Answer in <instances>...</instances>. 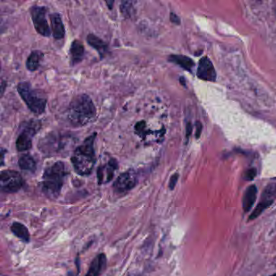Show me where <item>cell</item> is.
Wrapping results in <instances>:
<instances>
[{"label":"cell","mask_w":276,"mask_h":276,"mask_svg":"<svg viewBox=\"0 0 276 276\" xmlns=\"http://www.w3.org/2000/svg\"><path fill=\"white\" fill-rule=\"evenodd\" d=\"M96 117V108L89 96L79 95L70 103L67 117L74 127H80L92 122Z\"/></svg>","instance_id":"cell-1"},{"label":"cell","mask_w":276,"mask_h":276,"mask_svg":"<svg viewBox=\"0 0 276 276\" xmlns=\"http://www.w3.org/2000/svg\"><path fill=\"white\" fill-rule=\"evenodd\" d=\"M97 134L88 136L81 146H79L71 158L74 169L81 176H86L92 173L96 164L94 151V141Z\"/></svg>","instance_id":"cell-2"},{"label":"cell","mask_w":276,"mask_h":276,"mask_svg":"<svg viewBox=\"0 0 276 276\" xmlns=\"http://www.w3.org/2000/svg\"><path fill=\"white\" fill-rule=\"evenodd\" d=\"M67 174V169L62 161H57L46 168L42 176V188L44 193L51 198L58 197Z\"/></svg>","instance_id":"cell-3"},{"label":"cell","mask_w":276,"mask_h":276,"mask_svg":"<svg viewBox=\"0 0 276 276\" xmlns=\"http://www.w3.org/2000/svg\"><path fill=\"white\" fill-rule=\"evenodd\" d=\"M17 91L21 98L26 102V106L35 114H42L46 110V97L39 90L33 89L27 82L20 83Z\"/></svg>","instance_id":"cell-4"},{"label":"cell","mask_w":276,"mask_h":276,"mask_svg":"<svg viewBox=\"0 0 276 276\" xmlns=\"http://www.w3.org/2000/svg\"><path fill=\"white\" fill-rule=\"evenodd\" d=\"M24 180L21 175L14 170H3L0 174L1 191L5 193H16L23 187Z\"/></svg>","instance_id":"cell-5"},{"label":"cell","mask_w":276,"mask_h":276,"mask_svg":"<svg viewBox=\"0 0 276 276\" xmlns=\"http://www.w3.org/2000/svg\"><path fill=\"white\" fill-rule=\"evenodd\" d=\"M40 128V122L37 121H30L26 122L24 129L16 139V149L19 152L27 151L32 147V138L36 135Z\"/></svg>","instance_id":"cell-6"},{"label":"cell","mask_w":276,"mask_h":276,"mask_svg":"<svg viewBox=\"0 0 276 276\" xmlns=\"http://www.w3.org/2000/svg\"><path fill=\"white\" fill-rule=\"evenodd\" d=\"M47 9L43 6H33L30 9L35 29L43 37H50L51 29L46 20Z\"/></svg>","instance_id":"cell-7"},{"label":"cell","mask_w":276,"mask_h":276,"mask_svg":"<svg viewBox=\"0 0 276 276\" xmlns=\"http://www.w3.org/2000/svg\"><path fill=\"white\" fill-rule=\"evenodd\" d=\"M276 198V183H272L265 188L261 196V200L255 209L248 217V221L258 218L265 210L272 206Z\"/></svg>","instance_id":"cell-8"},{"label":"cell","mask_w":276,"mask_h":276,"mask_svg":"<svg viewBox=\"0 0 276 276\" xmlns=\"http://www.w3.org/2000/svg\"><path fill=\"white\" fill-rule=\"evenodd\" d=\"M65 138L62 136H55L51 133L42 138L38 147L44 153L53 154L58 152L65 146Z\"/></svg>","instance_id":"cell-9"},{"label":"cell","mask_w":276,"mask_h":276,"mask_svg":"<svg viewBox=\"0 0 276 276\" xmlns=\"http://www.w3.org/2000/svg\"><path fill=\"white\" fill-rule=\"evenodd\" d=\"M137 184V177L134 171L128 170L119 175L113 184V189L117 193H125L133 189Z\"/></svg>","instance_id":"cell-10"},{"label":"cell","mask_w":276,"mask_h":276,"mask_svg":"<svg viewBox=\"0 0 276 276\" xmlns=\"http://www.w3.org/2000/svg\"><path fill=\"white\" fill-rule=\"evenodd\" d=\"M117 167L118 166L117 161L113 158H110L108 162L99 166L97 172L98 184H106L110 182L114 177V173L117 169Z\"/></svg>","instance_id":"cell-11"},{"label":"cell","mask_w":276,"mask_h":276,"mask_svg":"<svg viewBox=\"0 0 276 276\" xmlns=\"http://www.w3.org/2000/svg\"><path fill=\"white\" fill-rule=\"evenodd\" d=\"M197 76L198 78L206 81H215L217 79V72L211 60L207 57L201 58L198 62Z\"/></svg>","instance_id":"cell-12"},{"label":"cell","mask_w":276,"mask_h":276,"mask_svg":"<svg viewBox=\"0 0 276 276\" xmlns=\"http://www.w3.org/2000/svg\"><path fill=\"white\" fill-rule=\"evenodd\" d=\"M107 258L105 253H100L92 261L85 276H100L106 270Z\"/></svg>","instance_id":"cell-13"},{"label":"cell","mask_w":276,"mask_h":276,"mask_svg":"<svg viewBox=\"0 0 276 276\" xmlns=\"http://www.w3.org/2000/svg\"><path fill=\"white\" fill-rule=\"evenodd\" d=\"M51 31L55 39H62L64 37L65 28L61 16L58 13L51 15Z\"/></svg>","instance_id":"cell-14"},{"label":"cell","mask_w":276,"mask_h":276,"mask_svg":"<svg viewBox=\"0 0 276 276\" xmlns=\"http://www.w3.org/2000/svg\"><path fill=\"white\" fill-rule=\"evenodd\" d=\"M257 193H258V190L254 185H252L247 188V191L245 192L244 196H243V199H242V208L244 210L245 212L250 211L251 208L255 203Z\"/></svg>","instance_id":"cell-15"},{"label":"cell","mask_w":276,"mask_h":276,"mask_svg":"<svg viewBox=\"0 0 276 276\" xmlns=\"http://www.w3.org/2000/svg\"><path fill=\"white\" fill-rule=\"evenodd\" d=\"M70 54H71L72 64H76L81 62L84 55V47L83 44L78 40L73 41L70 49Z\"/></svg>","instance_id":"cell-16"},{"label":"cell","mask_w":276,"mask_h":276,"mask_svg":"<svg viewBox=\"0 0 276 276\" xmlns=\"http://www.w3.org/2000/svg\"><path fill=\"white\" fill-rule=\"evenodd\" d=\"M87 41L90 46L98 51V53L102 58L108 52V45L102 41L100 37L93 34H89L87 36Z\"/></svg>","instance_id":"cell-17"},{"label":"cell","mask_w":276,"mask_h":276,"mask_svg":"<svg viewBox=\"0 0 276 276\" xmlns=\"http://www.w3.org/2000/svg\"><path fill=\"white\" fill-rule=\"evenodd\" d=\"M11 230L12 233L18 237L21 241H23L26 243H28L30 241V234L28 228L26 226L24 225L23 223L20 222H14L11 226Z\"/></svg>","instance_id":"cell-18"},{"label":"cell","mask_w":276,"mask_h":276,"mask_svg":"<svg viewBox=\"0 0 276 276\" xmlns=\"http://www.w3.org/2000/svg\"><path fill=\"white\" fill-rule=\"evenodd\" d=\"M170 62H174L176 64L179 65L183 69L187 70L188 72H192L194 62L189 57L184 55H171L168 58Z\"/></svg>","instance_id":"cell-19"},{"label":"cell","mask_w":276,"mask_h":276,"mask_svg":"<svg viewBox=\"0 0 276 276\" xmlns=\"http://www.w3.org/2000/svg\"><path fill=\"white\" fill-rule=\"evenodd\" d=\"M42 58H43V54L41 51H32L26 61L27 69L30 72H35L39 67Z\"/></svg>","instance_id":"cell-20"},{"label":"cell","mask_w":276,"mask_h":276,"mask_svg":"<svg viewBox=\"0 0 276 276\" xmlns=\"http://www.w3.org/2000/svg\"><path fill=\"white\" fill-rule=\"evenodd\" d=\"M19 166L23 170L29 171L31 173H33L37 169V163L33 159V157L30 155H23L20 157L18 161Z\"/></svg>","instance_id":"cell-21"},{"label":"cell","mask_w":276,"mask_h":276,"mask_svg":"<svg viewBox=\"0 0 276 276\" xmlns=\"http://www.w3.org/2000/svg\"><path fill=\"white\" fill-rule=\"evenodd\" d=\"M121 12H122V15L125 16V17H131V15L133 13V6H132V2H122V4H121Z\"/></svg>","instance_id":"cell-22"},{"label":"cell","mask_w":276,"mask_h":276,"mask_svg":"<svg viewBox=\"0 0 276 276\" xmlns=\"http://www.w3.org/2000/svg\"><path fill=\"white\" fill-rule=\"evenodd\" d=\"M257 175V170L254 168H248L244 173V179L247 181H252Z\"/></svg>","instance_id":"cell-23"},{"label":"cell","mask_w":276,"mask_h":276,"mask_svg":"<svg viewBox=\"0 0 276 276\" xmlns=\"http://www.w3.org/2000/svg\"><path fill=\"white\" fill-rule=\"evenodd\" d=\"M178 177H179L178 173H174V174L171 177L170 181H169V183H168V187H169V189H170L171 191H173V190L174 189V187H176Z\"/></svg>","instance_id":"cell-24"},{"label":"cell","mask_w":276,"mask_h":276,"mask_svg":"<svg viewBox=\"0 0 276 276\" xmlns=\"http://www.w3.org/2000/svg\"><path fill=\"white\" fill-rule=\"evenodd\" d=\"M202 129H203V126L201 124V122H197V124H196V138H198L200 137Z\"/></svg>","instance_id":"cell-25"},{"label":"cell","mask_w":276,"mask_h":276,"mask_svg":"<svg viewBox=\"0 0 276 276\" xmlns=\"http://www.w3.org/2000/svg\"><path fill=\"white\" fill-rule=\"evenodd\" d=\"M170 20L173 23L176 24V25H179L180 24V18L177 15L173 13V12H171L170 14Z\"/></svg>","instance_id":"cell-26"},{"label":"cell","mask_w":276,"mask_h":276,"mask_svg":"<svg viewBox=\"0 0 276 276\" xmlns=\"http://www.w3.org/2000/svg\"><path fill=\"white\" fill-rule=\"evenodd\" d=\"M192 131V126H191V123H188L187 126V137L189 138V136L191 135V132Z\"/></svg>","instance_id":"cell-27"},{"label":"cell","mask_w":276,"mask_h":276,"mask_svg":"<svg viewBox=\"0 0 276 276\" xmlns=\"http://www.w3.org/2000/svg\"><path fill=\"white\" fill-rule=\"evenodd\" d=\"M4 149H3V148H2V150H1V152H2V153H1V156H2V161H1V162H2V163H1V165H3V158H4Z\"/></svg>","instance_id":"cell-28"},{"label":"cell","mask_w":276,"mask_h":276,"mask_svg":"<svg viewBox=\"0 0 276 276\" xmlns=\"http://www.w3.org/2000/svg\"><path fill=\"white\" fill-rule=\"evenodd\" d=\"M276 276V274L273 275V276Z\"/></svg>","instance_id":"cell-29"}]
</instances>
